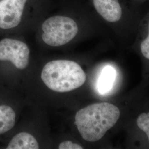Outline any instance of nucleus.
<instances>
[{
  "instance_id": "nucleus-1",
  "label": "nucleus",
  "mask_w": 149,
  "mask_h": 149,
  "mask_svg": "<svg viewBox=\"0 0 149 149\" xmlns=\"http://www.w3.org/2000/svg\"><path fill=\"white\" fill-rule=\"evenodd\" d=\"M100 22L87 1L61 3L38 24L40 37L48 47H61Z\"/></svg>"
},
{
  "instance_id": "nucleus-2",
  "label": "nucleus",
  "mask_w": 149,
  "mask_h": 149,
  "mask_svg": "<svg viewBox=\"0 0 149 149\" xmlns=\"http://www.w3.org/2000/svg\"><path fill=\"white\" fill-rule=\"evenodd\" d=\"M101 21L111 27L120 37L137 32L146 11L130 0H86Z\"/></svg>"
},
{
  "instance_id": "nucleus-3",
  "label": "nucleus",
  "mask_w": 149,
  "mask_h": 149,
  "mask_svg": "<svg viewBox=\"0 0 149 149\" xmlns=\"http://www.w3.org/2000/svg\"><path fill=\"white\" fill-rule=\"evenodd\" d=\"M61 0H0V31L9 32L37 24Z\"/></svg>"
},
{
  "instance_id": "nucleus-4",
  "label": "nucleus",
  "mask_w": 149,
  "mask_h": 149,
  "mask_svg": "<svg viewBox=\"0 0 149 149\" xmlns=\"http://www.w3.org/2000/svg\"><path fill=\"white\" fill-rule=\"evenodd\" d=\"M120 111L109 102L91 104L80 109L75 115V124L82 138L88 142L101 140L118 122Z\"/></svg>"
},
{
  "instance_id": "nucleus-5",
  "label": "nucleus",
  "mask_w": 149,
  "mask_h": 149,
  "mask_svg": "<svg viewBox=\"0 0 149 149\" xmlns=\"http://www.w3.org/2000/svg\"><path fill=\"white\" fill-rule=\"evenodd\" d=\"M41 78L50 90L64 93L79 88L85 83L86 74L79 64L69 60H55L45 65Z\"/></svg>"
},
{
  "instance_id": "nucleus-6",
  "label": "nucleus",
  "mask_w": 149,
  "mask_h": 149,
  "mask_svg": "<svg viewBox=\"0 0 149 149\" xmlns=\"http://www.w3.org/2000/svg\"><path fill=\"white\" fill-rule=\"evenodd\" d=\"M30 50L24 42L14 38L0 40V61L11 62L17 69L23 70L28 65Z\"/></svg>"
},
{
  "instance_id": "nucleus-7",
  "label": "nucleus",
  "mask_w": 149,
  "mask_h": 149,
  "mask_svg": "<svg viewBox=\"0 0 149 149\" xmlns=\"http://www.w3.org/2000/svg\"><path fill=\"white\" fill-rule=\"evenodd\" d=\"M137 32L135 46L143 58L149 61V8L140 21Z\"/></svg>"
},
{
  "instance_id": "nucleus-8",
  "label": "nucleus",
  "mask_w": 149,
  "mask_h": 149,
  "mask_svg": "<svg viewBox=\"0 0 149 149\" xmlns=\"http://www.w3.org/2000/svg\"><path fill=\"white\" fill-rule=\"evenodd\" d=\"M39 144L36 138L30 134L22 132L11 139L7 149H38Z\"/></svg>"
},
{
  "instance_id": "nucleus-9",
  "label": "nucleus",
  "mask_w": 149,
  "mask_h": 149,
  "mask_svg": "<svg viewBox=\"0 0 149 149\" xmlns=\"http://www.w3.org/2000/svg\"><path fill=\"white\" fill-rule=\"evenodd\" d=\"M16 123V113L10 106L0 105V135L10 131Z\"/></svg>"
},
{
  "instance_id": "nucleus-10",
  "label": "nucleus",
  "mask_w": 149,
  "mask_h": 149,
  "mask_svg": "<svg viewBox=\"0 0 149 149\" xmlns=\"http://www.w3.org/2000/svg\"><path fill=\"white\" fill-rule=\"evenodd\" d=\"M115 71L111 66L106 67L102 72L98 81V90L102 93H105L109 90L114 79Z\"/></svg>"
},
{
  "instance_id": "nucleus-11",
  "label": "nucleus",
  "mask_w": 149,
  "mask_h": 149,
  "mask_svg": "<svg viewBox=\"0 0 149 149\" xmlns=\"http://www.w3.org/2000/svg\"><path fill=\"white\" fill-rule=\"evenodd\" d=\"M138 128L146 134L149 141V111L139 115L136 119Z\"/></svg>"
},
{
  "instance_id": "nucleus-12",
  "label": "nucleus",
  "mask_w": 149,
  "mask_h": 149,
  "mask_svg": "<svg viewBox=\"0 0 149 149\" xmlns=\"http://www.w3.org/2000/svg\"><path fill=\"white\" fill-rule=\"evenodd\" d=\"M59 149H82L83 147L79 144L74 143L71 141H65L60 144Z\"/></svg>"
},
{
  "instance_id": "nucleus-13",
  "label": "nucleus",
  "mask_w": 149,
  "mask_h": 149,
  "mask_svg": "<svg viewBox=\"0 0 149 149\" xmlns=\"http://www.w3.org/2000/svg\"><path fill=\"white\" fill-rule=\"evenodd\" d=\"M134 3L139 5H144L147 2H149V0H130Z\"/></svg>"
}]
</instances>
